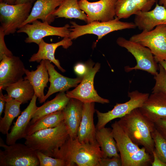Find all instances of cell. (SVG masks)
Masks as SVG:
<instances>
[{
	"instance_id": "14",
	"label": "cell",
	"mask_w": 166,
	"mask_h": 166,
	"mask_svg": "<svg viewBox=\"0 0 166 166\" xmlns=\"http://www.w3.org/2000/svg\"><path fill=\"white\" fill-rule=\"evenodd\" d=\"M26 69L19 57L4 56L0 63V89L23 80Z\"/></svg>"
},
{
	"instance_id": "2",
	"label": "cell",
	"mask_w": 166,
	"mask_h": 166,
	"mask_svg": "<svg viewBox=\"0 0 166 166\" xmlns=\"http://www.w3.org/2000/svg\"><path fill=\"white\" fill-rule=\"evenodd\" d=\"M117 122L133 143L144 147L152 155L155 147L151 132L155 128L154 123L144 116L139 108L121 118Z\"/></svg>"
},
{
	"instance_id": "7",
	"label": "cell",
	"mask_w": 166,
	"mask_h": 166,
	"mask_svg": "<svg viewBox=\"0 0 166 166\" xmlns=\"http://www.w3.org/2000/svg\"><path fill=\"white\" fill-rule=\"evenodd\" d=\"M32 4L10 5L0 2L1 27L5 35L14 34L29 17Z\"/></svg>"
},
{
	"instance_id": "42",
	"label": "cell",
	"mask_w": 166,
	"mask_h": 166,
	"mask_svg": "<svg viewBox=\"0 0 166 166\" xmlns=\"http://www.w3.org/2000/svg\"><path fill=\"white\" fill-rule=\"evenodd\" d=\"M18 0H0V2H3L5 3L10 5H14Z\"/></svg>"
},
{
	"instance_id": "19",
	"label": "cell",
	"mask_w": 166,
	"mask_h": 166,
	"mask_svg": "<svg viewBox=\"0 0 166 166\" xmlns=\"http://www.w3.org/2000/svg\"><path fill=\"white\" fill-rule=\"evenodd\" d=\"M134 23L139 30L147 31L152 30L157 26L166 25V9L156 3L152 10L140 11L135 15Z\"/></svg>"
},
{
	"instance_id": "8",
	"label": "cell",
	"mask_w": 166,
	"mask_h": 166,
	"mask_svg": "<svg viewBox=\"0 0 166 166\" xmlns=\"http://www.w3.org/2000/svg\"><path fill=\"white\" fill-rule=\"evenodd\" d=\"M93 64L90 62L87 64L86 73L83 76L80 84L74 89L70 91H67L66 94L69 98L77 99L83 103L97 102L102 104L109 103V101L101 97L98 94L94 89V79L96 73L100 68V64Z\"/></svg>"
},
{
	"instance_id": "39",
	"label": "cell",
	"mask_w": 166,
	"mask_h": 166,
	"mask_svg": "<svg viewBox=\"0 0 166 166\" xmlns=\"http://www.w3.org/2000/svg\"><path fill=\"white\" fill-rule=\"evenodd\" d=\"M153 159L151 163L152 166H166V163L161 161L157 156L154 150L152 152Z\"/></svg>"
},
{
	"instance_id": "13",
	"label": "cell",
	"mask_w": 166,
	"mask_h": 166,
	"mask_svg": "<svg viewBox=\"0 0 166 166\" xmlns=\"http://www.w3.org/2000/svg\"><path fill=\"white\" fill-rule=\"evenodd\" d=\"M117 0H100L91 2L88 0H80L78 4L80 9L87 15V23H89L94 21H109L114 19Z\"/></svg>"
},
{
	"instance_id": "28",
	"label": "cell",
	"mask_w": 166,
	"mask_h": 166,
	"mask_svg": "<svg viewBox=\"0 0 166 166\" xmlns=\"http://www.w3.org/2000/svg\"><path fill=\"white\" fill-rule=\"evenodd\" d=\"M79 0H64L53 13L56 18L78 19L87 22V17L80 8Z\"/></svg>"
},
{
	"instance_id": "36",
	"label": "cell",
	"mask_w": 166,
	"mask_h": 166,
	"mask_svg": "<svg viewBox=\"0 0 166 166\" xmlns=\"http://www.w3.org/2000/svg\"><path fill=\"white\" fill-rule=\"evenodd\" d=\"M135 3L140 11L150 10L155 4V0H134Z\"/></svg>"
},
{
	"instance_id": "4",
	"label": "cell",
	"mask_w": 166,
	"mask_h": 166,
	"mask_svg": "<svg viewBox=\"0 0 166 166\" xmlns=\"http://www.w3.org/2000/svg\"><path fill=\"white\" fill-rule=\"evenodd\" d=\"M69 137L68 129L63 121L56 127L42 130L26 136L25 144L34 150L52 157L53 152Z\"/></svg>"
},
{
	"instance_id": "30",
	"label": "cell",
	"mask_w": 166,
	"mask_h": 166,
	"mask_svg": "<svg viewBox=\"0 0 166 166\" xmlns=\"http://www.w3.org/2000/svg\"><path fill=\"white\" fill-rule=\"evenodd\" d=\"M115 11L116 17L120 19L127 18L140 11L134 0H117L115 5Z\"/></svg>"
},
{
	"instance_id": "21",
	"label": "cell",
	"mask_w": 166,
	"mask_h": 166,
	"mask_svg": "<svg viewBox=\"0 0 166 166\" xmlns=\"http://www.w3.org/2000/svg\"><path fill=\"white\" fill-rule=\"evenodd\" d=\"M64 0H36L29 17L21 27L38 19L50 24L55 18L53 13Z\"/></svg>"
},
{
	"instance_id": "27",
	"label": "cell",
	"mask_w": 166,
	"mask_h": 166,
	"mask_svg": "<svg viewBox=\"0 0 166 166\" xmlns=\"http://www.w3.org/2000/svg\"><path fill=\"white\" fill-rule=\"evenodd\" d=\"M4 95L6 102L4 117L0 118V132L3 134L6 135L13 121L21 113L20 107L22 103L7 94Z\"/></svg>"
},
{
	"instance_id": "18",
	"label": "cell",
	"mask_w": 166,
	"mask_h": 166,
	"mask_svg": "<svg viewBox=\"0 0 166 166\" xmlns=\"http://www.w3.org/2000/svg\"><path fill=\"white\" fill-rule=\"evenodd\" d=\"M95 111L94 102L83 103L82 117L77 133V139L81 143L97 142L96 129L93 122Z\"/></svg>"
},
{
	"instance_id": "43",
	"label": "cell",
	"mask_w": 166,
	"mask_h": 166,
	"mask_svg": "<svg viewBox=\"0 0 166 166\" xmlns=\"http://www.w3.org/2000/svg\"><path fill=\"white\" fill-rule=\"evenodd\" d=\"M158 63L163 67L166 73V61H161Z\"/></svg>"
},
{
	"instance_id": "23",
	"label": "cell",
	"mask_w": 166,
	"mask_h": 166,
	"mask_svg": "<svg viewBox=\"0 0 166 166\" xmlns=\"http://www.w3.org/2000/svg\"><path fill=\"white\" fill-rule=\"evenodd\" d=\"M34 70L30 71L26 69V76L24 79L28 80L34 89L35 94L37 96L39 103L45 102L44 89L47 86L49 81V75L45 60H42Z\"/></svg>"
},
{
	"instance_id": "34",
	"label": "cell",
	"mask_w": 166,
	"mask_h": 166,
	"mask_svg": "<svg viewBox=\"0 0 166 166\" xmlns=\"http://www.w3.org/2000/svg\"><path fill=\"white\" fill-rule=\"evenodd\" d=\"M97 166H122V161L120 156L103 157L100 160Z\"/></svg>"
},
{
	"instance_id": "10",
	"label": "cell",
	"mask_w": 166,
	"mask_h": 166,
	"mask_svg": "<svg viewBox=\"0 0 166 166\" xmlns=\"http://www.w3.org/2000/svg\"><path fill=\"white\" fill-rule=\"evenodd\" d=\"M129 40L149 48L157 62L166 61V25L157 26L150 31H142Z\"/></svg>"
},
{
	"instance_id": "32",
	"label": "cell",
	"mask_w": 166,
	"mask_h": 166,
	"mask_svg": "<svg viewBox=\"0 0 166 166\" xmlns=\"http://www.w3.org/2000/svg\"><path fill=\"white\" fill-rule=\"evenodd\" d=\"M159 72L154 76L155 85L152 89V93L159 92L166 93V73L163 67L159 64Z\"/></svg>"
},
{
	"instance_id": "15",
	"label": "cell",
	"mask_w": 166,
	"mask_h": 166,
	"mask_svg": "<svg viewBox=\"0 0 166 166\" xmlns=\"http://www.w3.org/2000/svg\"><path fill=\"white\" fill-rule=\"evenodd\" d=\"M37 98L35 94L28 105L14 123L10 132L6 135V143L7 145L14 144L18 140L25 138L26 136V130L38 107L36 105Z\"/></svg>"
},
{
	"instance_id": "3",
	"label": "cell",
	"mask_w": 166,
	"mask_h": 166,
	"mask_svg": "<svg viewBox=\"0 0 166 166\" xmlns=\"http://www.w3.org/2000/svg\"><path fill=\"white\" fill-rule=\"evenodd\" d=\"M114 139L120 153L122 166H147L151 164L153 158L144 147L140 148L129 138L118 124L111 125Z\"/></svg>"
},
{
	"instance_id": "16",
	"label": "cell",
	"mask_w": 166,
	"mask_h": 166,
	"mask_svg": "<svg viewBox=\"0 0 166 166\" xmlns=\"http://www.w3.org/2000/svg\"><path fill=\"white\" fill-rule=\"evenodd\" d=\"M139 109L144 116L154 123L160 119L166 120V93H152Z\"/></svg>"
},
{
	"instance_id": "5",
	"label": "cell",
	"mask_w": 166,
	"mask_h": 166,
	"mask_svg": "<svg viewBox=\"0 0 166 166\" xmlns=\"http://www.w3.org/2000/svg\"><path fill=\"white\" fill-rule=\"evenodd\" d=\"M0 166H39L36 151L25 144H6L1 138Z\"/></svg>"
},
{
	"instance_id": "25",
	"label": "cell",
	"mask_w": 166,
	"mask_h": 166,
	"mask_svg": "<svg viewBox=\"0 0 166 166\" xmlns=\"http://www.w3.org/2000/svg\"><path fill=\"white\" fill-rule=\"evenodd\" d=\"M69 99L65 92H60L53 99L38 107L30 125L44 116L62 110L67 105Z\"/></svg>"
},
{
	"instance_id": "26",
	"label": "cell",
	"mask_w": 166,
	"mask_h": 166,
	"mask_svg": "<svg viewBox=\"0 0 166 166\" xmlns=\"http://www.w3.org/2000/svg\"><path fill=\"white\" fill-rule=\"evenodd\" d=\"M9 97L22 104L31 101L35 95L34 89L30 81L24 79L9 85L5 89Z\"/></svg>"
},
{
	"instance_id": "17",
	"label": "cell",
	"mask_w": 166,
	"mask_h": 166,
	"mask_svg": "<svg viewBox=\"0 0 166 166\" xmlns=\"http://www.w3.org/2000/svg\"><path fill=\"white\" fill-rule=\"evenodd\" d=\"M49 75L50 85L45 95V101L51 95L57 92H65L72 87L77 86L81 81L83 77L76 78L68 77L61 75L55 69L54 66L49 60H45Z\"/></svg>"
},
{
	"instance_id": "20",
	"label": "cell",
	"mask_w": 166,
	"mask_h": 166,
	"mask_svg": "<svg viewBox=\"0 0 166 166\" xmlns=\"http://www.w3.org/2000/svg\"><path fill=\"white\" fill-rule=\"evenodd\" d=\"M73 44L72 40L69 37H65L57 42L49 43L42 39L38 45V49L36 53L34 54L29 59L30 62H40L42 60H47L53 62L61 71L64 72L65 70L61 66L59 61L56 59L54 53L56 49L60 46L67 49Z\"/></svg>"
},
{
	"instance_id": "6",
	"label": "cell",
	"mask_w": 166,
	"mask_h": 166,
	"mask_svg": "<svg viewBox=\"0 0 166 166\" xmlns=\"http://www.w3.org/2000/svg\"><path fill=\"white\" fill-rule=\"evenodd\" d=\"M120 20L115 17L114 19L109 21H94L84 25L71 22L69 38L72 40L86 34H93L97 36L98 41L111 32L136 27L134 22H123Z\"/></svg>"
},
{
	"instance_id": "29",
	"label": "cell",
	"mask_w": 166,
	"mask_h": 166,
	"mask_svg": "<svg viewBox=\"0 0 166 166\" xmlns=\"http://www.w3.org/2000/svg\"><path fill=\"white\" fill-rule=\"evenodd\" d=\"M64 120L62 110L44 116L29 125L26 131V136L42 130L56 127Z\"/></svg>"
},
{
	"instance_id": "24",
	"label": "cell",
	"mask_w": 166,
	"mask_h": 166,
	"mask_svg": "<svg viewBox=\"0 0 166 166\" xmlns=\"http://www.w3.org/2000/svg\"><path fill=\"white\" fill-rule=\"evenodd\" d=\"M96 139L103 152V157L120 156L112 128L104 127L96 130Z\"/></svg>"
},
{
	"instance_id": "12",
	"label": "cell",
	"mask_w": 166,
	"mask_h": 166,
	"mask_svg": "<svg viewBox=\"0 0 166 166\" xmlns=\"http://www.w3.org/2000/svg\"><path fill=\"white\" fill-rule=\"evenodd\" d=\"M70 26L66 24L60 27L51 26L47 22L35 20L31 23L27 24L20 27L18 33L26 34L27 37L25 40L26 43H34L38 45L46 37L56 36L62 38L69 37Z\"/></svg>"
},
{
	"instance_id": "35",
	"label": "cell",
	"mask_w": 166,
	"mask_h": 166,
	"mask_svg": "<svg viewBox=\"0 0 166 166\" xmlns=\"http://www.w3.org/2000/svg\"><path fill=\"white\" fill-rule=\"evenodd\" d=\"M5 36L2 28L0 27V61L4 56L10 57L13 55L6 46L4 40Z\"/></svg>"
},
{
	"instance_id": "38",
	"label": "cell",
	"mask_w": 166,
	"mask_h": 166,
	"mask_svg": "<svg viewBox=\"0 0 166 166\" xmlns=\"http://www.w3.org/2000/svg\"><path fill=\"white\" fill-rule=\"evenodd\" d=\"M75 73L79 77H83L86 73L87 67L86 65L79 63L76 64L74 67Z\"/></svg>"
},
{
	"instance_id": "44",
	"label": "cell",
	"mask_w": 166,
	"mask_h": 166,
	"mask_svg": "<svg viewBox=\"0 0 166 166\" xmlns=\"http://www.w3.org/2000/svg\"><path fill=\"white\" fill-rule=\"evenodd\" d=\"M158 4L163 6L166 9V0H159Z\"/></svg>"
},
{
	"instance_id": "40",
	"label": "cell",
	"mask_w": 166,
	"mask_h": 166,
	"mask_svg": "<svg viewBox=\"0 0 166 166\" xmlns=\"http://www.w3.org/2000/svg\"><path fill=\"white\" fill-rule=\"evenodd\" d=\"M2 89H0V117H1L2 113L5 109L6 102V98L2 93Z\"/></svg>"
},
{
	"instance_id": "33",
	"label": "cell",
	"mask_w": 166,
	"mask_h": 166,
	"mask_svg": "<svg viewBox=\"0 0 166 166\" xmlns=\"http://www.w3.org/2000/svg\"><path fill=\"white\" fill-rule=\"evenodd\" d=\"M40 166H67L63 160L47 156L39 151H36Z\"/></svg>"
},
{
	"instance_id": "9",
	"label": "cell",
	"mask_w": 166,
	"mask_h": 166,
	"mask_svg": "<svg viewBox=\"0 0 166 166\" xmlns=\"http://www.w3.org/2000/svg\"><path fill=\"white\" fill-rule=\"evenodd\" d=\"M120 46L126 49L135 58L136 65L134 67H125V70L129 72L134 70H141L155 76L158 73L157 65L150 49L142 45L125 38L120 37L116 41Z\"/></svg>"
},
{
	"instance_id": "41",
	"label": "cell",
	"mask_w": 166,
	"mask_h": 166,
	"mask_svg": "<svg viewBox=\"0 0 166 166\" xmlns=\"http://www.w3.org/2000/svg\"><path fill=\"white\" fill-rule=\"evenodd\" d=\"M36 0H18L16 4L30 3L33 4Z\"/></svg>"
},
{
	"instance_id": "11",
	"label": "cell",
	"mask_w": 166,
	"mask_h": 166,
	"mask_svg": "<svg viewBox=\"0 0 166 166\" xmlns=\"http://www.w3.org/2000/svg\"><path fill=\"white\" fill-rule=\"evenodd\" d=\"M148 93H142L137 90L128 92V96L129 100L123 103H117L113 108L106 113H101L96 110L97 122L96 130L105 127L111 121L121 118L129 113L133 109L140 107L148 97Z\"/></svg>"
},
{
	"instance_id": "31",
	"label": "cell",
	"mask_w": 166,
	"mask_h": 166,
	"mask_svg": "<svg viewBox=\"0 0 166 166\" xmlns=\"http://www.w3.org/2000/svg\"><path fill=\"white\" fill-rule=\"evenodd\" d=\"M154 143V151L158 157L166 163V140L155 128L151 132Z\"/></svg>"
},
{
	"instance_id": "1",
	"label": "cell",
	"mask_w": 166,
	"mask_h": 166,
	"mask_svg": "<svg viewBox=\"0 0 166 166\" xmlns=\"http://www.w3.org/2000/svg\"><path fill=\"white\" fill-rule=\"evenodd\" d=\"M52 157L63 160L67 166H97L103 155L97 142L82 143L69 137Z\"/></svg>"
},
{
	"instance_id": "37",
	"label": "cell",
	"mask_w": 166,
	"mask_h": 166,
	"mask_svg": "<svg viewBox=\"0 0 166 166\" xmlns=\"http://www.w3.org/2000/svg\"><path fill=\"white\" fill-rule=\"evenodd\" d=\"M154 124L156 129L166 140V120L160 119Z\"/></svg>"
},
{
	"instance_id": "22",
	"label": "cell",
	"mask_w": 166,
	"mask_h": 166,
	"mask_svg": "<svg viewBox=\"0 0 166 166\" xmlns=\"http://www.w3.org/2000/svg\"><path fill=\"white\" fill-rule=\"evenodd\" d=\"M83 103L80 101L70 98L62 110L64 122L68 130L69 137L77 138L78 130L82 117Z\"/></svg>"
}]
</instances>
